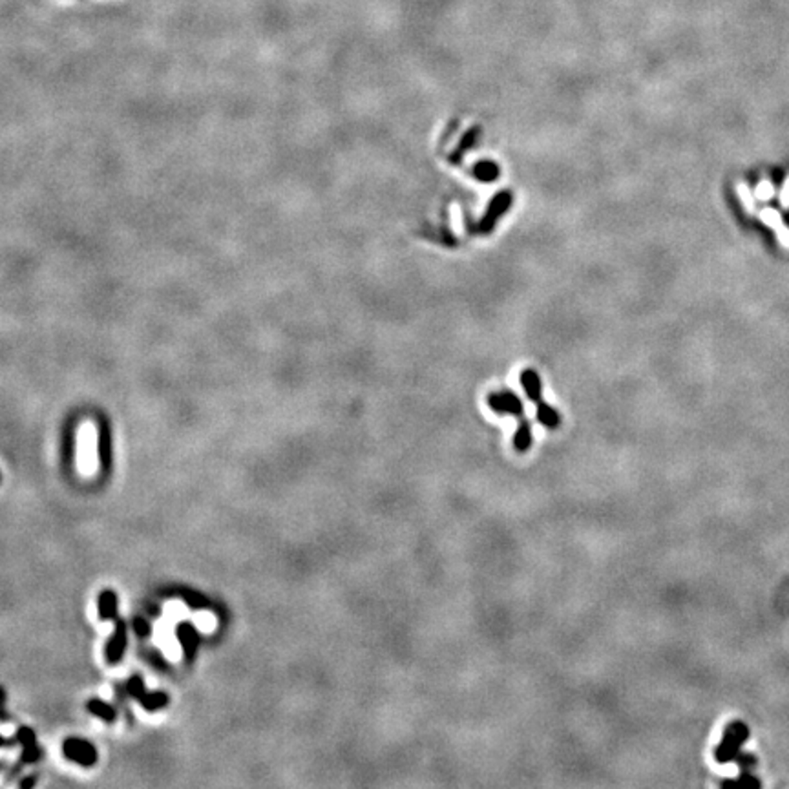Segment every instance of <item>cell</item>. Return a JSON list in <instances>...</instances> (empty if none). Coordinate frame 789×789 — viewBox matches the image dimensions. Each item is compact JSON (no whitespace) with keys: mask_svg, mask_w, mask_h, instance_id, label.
<instances>
[{"mask_svg":"<svg viewBox=\"0 0 789 789\" xmlns=\"http://www.w3.org/2000/svg\"><path fill=\"white\" fill-rule=\"evenodd\" d=\"M521 384H523V389L528 395V398L536 404L537 421L541 422L545 428H548V430H557L561 424V417L557 413V410L548 406L545 398H543V384L539 375L533 369H526V371L521 373Z\"/></svg>","mask_w":789,"mask_h":789,"instance_id":"6da1fadb","label":"cell"},{"mask_svg":"<svg viewBox=\"0 0 789 789\" xmlns=\"http://www.w3.org/2000/svg\"><path fill=\"white\" fill-rule=\"evenodd\" d=\"M749 734L751 733H749L747 724H743L740 720L729 722L724 729V736H722V740H720V743L715 749L716 764H729V762H734V758H736L738 753H740L742 743L749 740Z\"/></svg>","mask_w":789,"mask_h":789,"instance_id":"7a4b0ae2","label":"cell"},{"mask_svg":"<svg viewBox=\"0 0 789 789\" xmlns=\"http://www.w3.org/2000/svg\"><path fill=\"white\" fill-rule=\"evenodd\" d=\"M488 404L499 415H512L519 419V426H532L524 419V406L514 391H494L488 397Z\"/></svg>","mask_w":789,"mask_h":789,"instance_id":"3957f363","label":"cell"},{"mask_svg":"<svg viewBox=\"0 0 789 789\" xmlns=\"http://www.w3.org/2000/svg\"><path fill=\"white\" fill-rule=\"evenodd\" d=\"M62 751H64V757L68 760L75 762L79 766H94L95 760H97L95 747L86 740H81V738H68L62 746Z\"/></svg>","mask_w":789,"mask_h":789,"instance_id":"277c9868","label":"cell"},{"mask_svg":"<svg viewBox=\"0 0 789 789\" xmlns=\"http://www.w3.org/2000/svg\"><path fill=\"white\" fill-rule=\"evenodd\" d=\"M128 694L134 696L136 700H139V704L146 711L163 709L165 705L169 704V696L165 694V692H146L141 676L130 678V682H128Z\"/></svg>","mask_w":789,"mask_h":789,"instance_id":"5b68a950","label":"cell"},{"mask_svg":"<svg viewBox=\"0 0 789 789\" xmlns=\"http://www.w3.org/2000/svg\"><path fill=\"white\" fill-rule=\"evenodd\" d=\"M512 200H514V197H512V192H508V190L497 194V196L491 200V203H490V207H488L486 214L482 216L481 223H479V232H481V234L491 232L495 225H497V221H499L501 216L505 214V212L510 209V205H512Z\"/></svg>","mask_w":789,"mask_h":789,"instance_id":"8992f818","label":"cell"},{"mask_svg":"<svg viewBox=\"0 0 789 789\" xmlns=\"http://www.w3.org/2000/svg\"><path fill=\"white\" fill-rule=\"evenodd\" d=\"M116 631H113V634L110 636V640H108V645L106 649H104V654H106V662L110 663V665H116V663L121 662L123 654H125V649H127V623L123 620H119L117 617L116 621Z\"/></svg>","mask_w":789,"mask_h":789,"instance_id":"52a82bcc","label":"cell"},{"mask_svg":"<svg viewBox=\"0 0 789 789\" xmlns=\"http://www.w3.org/2000/svg\"><path fill=\"white\" fill-rule=\"evenodd\" d=\"M757 214H758V220H760L764 225H767V227L775 232L780 245L789 251V229L785 227L782 214H780L776 209H771V207H764V209H762L760 212H757Z\"/></svg>","mask_w":789,"mask_h":789,"instance_id":"ba28073f","label":"cell"},{"mask_svg":"<svg viewBox=\"0 0 789 789\" xmlns=\"http://www.w3.org/2000/svg\"><path fill=\"white\" fill-rule=\"evenodd\" d=\"M17 734H19L20 746H22L24 751H22V757H20V764H19V766L13 767L11 775H13V773H17V771L20 769V766L33 764V762H37L39 758L43 757V751H41V747H39V743H37V738H35V733H33L32 729L20 727L19 731H17Z\"/></svg>","mask_w":789,"mask_h":789,"instance_id":"9c48e42d","label":"cell"},{"mask_svg":"<svg viewBox=\"0 0 789 789\" xmlns=\"http://www.w3.org/2000/svg\"><path fill=\"white\" fill-rule=\"evenodd\" d=\"M176 634H178V640L183 647L185 659H187V662H192L194 656H196L197 643H200L196 629H194V625H190V623H179L178 629H176Z\"/></svg>","mask_w":789,"mask_h":789,"instance_id":"30bf717a","label":"cell"},{"mask_svg":"<svg viewBox=\"0 0 789 789\" xmlns=\"http://www.w3.org/2000/svg\"><path fill=\"white\" fill-rule=\"evenodd\" d=\"M99 620H117V596L112 590H103L99 594Z\"/></svg>","mask_w":789,"mask_h":789,"instance_id":"8fae6325","label":"cell"},{"mask_svg":"<svg viewBox=\"0 0 789 789\" xmlns=\"http://www.w3.org/2000/svg\"><path fill=\"white\" fill-rule=\"evenodd\" d=\"M110 444H112V439H110L108 422L101 421V424H99V459H101L104 468H108V464H110Z\"/></svg>","mask_w":789,"mask_h":789,"instance_id":"7c38bea8","label":"cell"},{"mask_svg":"<svg viewBox=\"0 0 789 789\" xmlns=\"http://www.w3.org/2000/svg\"><path fill=\"white\" fill-rule=\"evenodd\" d=\"M86 709H88L92 715L97 716V718L108 722V724H112L113 720H116V709H113L112 705L104 704V701L97 700V698H92V700L86 704Z\"/></svg>","mask_w":789,"mask_h":789,"instance_id":"4fadbf2b","label":"cell"},{"mask_svg":"<svg viewBox=\"0 0 789 789\" xmlns=\"http://www.w3.org/2000/svg\"><path fill=\"white\" fill-rule=\"evenodd\" d=\"M473 176H475L479 181L491 183V181H495V179L499 178V167H497L494 161H481V163L475 165V169H473Z\"/></svg>","mask_w":789,"mask_h":789,"instance_id":"5bb4252c","label":"cell"},{"mask_svg":"<svg viewBox=\"0 0 789 789\" xmlns=\"http://www.w3.org/2000/svg\"><path fill=\"white\" fill-rule=\"evenodd\" d=\"M736 194L738 197H740V203H742L743 211L747 212V214H757V207H755V192L749 188V185L743 181H738L736 183Z\"/></svg>","mask_w":789,"mask_h":789,"instance_id":"9a60e30c","label":"cell"},{"mask_svg":"<svg viewBox=\"0 0 789 789\" xmlns=\"http://www.w3.org/2000/svg\"><path fill=\"white\" fill-rule=\"evenodd\" d=\"M722 785L724 788H760L762 782L757 778V776L749 775V769H743L742 775H740V780H724L722 782Z\"/></svg>","mask_w":789,"mask_h":789,"instance_id":"2e32d148","label":"cell"},{"mask_svg":"<svg viewBox=\"0 0 789 789\" xmlns=\"http://www.w3.org/2000/svg\"><path fill=\"white\" fill-rule=\"evenodd\" d=\"M755 197L760 201H769L771 197H775V185L769 179H760L757 187H755Z\"/></svg>","mask_w":789,"mask_h":789,"instance_id":"e0dca14e","label":"cell"},{"mask_svg":"<svg viewBox=\"0 0 789 789\" xmlns=\"http://www.w3.org/2000/svg\"><path fill=\"white\" fill-rule=\"evenodd\" d=\"M734 762H736L742 771L757 766V758L753 757V755H740V753H738V757L734 758Z\"/></svg>","mask_w":789,"mask_h":789,"instance_id":"ac0fdd59","label":"cell"},{"mask_svg":"<svg viewBox=\"0 0 789 789\" xmlns=\"http://www.w3.org/2000/svg\"><path fill=\"white\" fill-rule=\"evenodd\" d=\"M778 201H780V207H782L784 211H789V176L784 179V185L780 188Z\"/></svg>","mask_w":789,"mask_h":789,"instance_id":"d6986e66","label":"cell"},{"mask_svg":"<svg viewBox=\"0 0 789 789\" xmlns=\"http://www.w3.org/2000/svg\"><path fill=\"white\" fill-rule=\"evenodd\" d=\"M134 629H136L137 636H141V638H145V636L150 634V625L145 617H136V620H134Z\"/></svg>","mask_w":789,"mask_h":789,"instance_id":"ffe728a7","label":"cell"},{"mask_svg":"<svg viewBox=\"0 0 789 789\" xmlns=\"http://www.w3.org/2000/svg\"><path fill=\"white\" fill-rule=\"evenodd\" d=\"M0 722H10V715L6 711V691L2 685H0Z\"/></svg>","mask_w":789,"mask_h":789,"instance_id":"44dd1931","label":"cell"},{"mask_svg":"<svg viewBox=\"0 0 789 789\" xmlns=\"http://www.w3.org/2000/svg\"><path fill=\"white\" fill-rule=\"evenodd\" d=\"M15 743H20L19 734H15V736H11V738L0 736V747H15Z\"/></svg>","mask_w":789,"mask_h":789,"instance_id":"7402d4cb","label":"cell"},{"mask_svg":"<svg viewBox=\"0 0 789 789\" xmlns=\"http://www.w3.org/2000/svg\"><path fill=\"white\" fill-rule=\"evenodd\" d=\"M35 780H37L35 776H33V778H26L24 782H20V785H22V788H32V785L35 784Z\"/></svg>","mask_w":789,"mask_h":789,"instance_id":"603a6c76","label":"cell"},{"mask_svg":"<svg viewBox=\"0 0 789 789\" xmlns=\"http://www.w3.org/2000/svg\"><path fill=\"white\" fill-rule=\"evenodd\" d=\"M0 769H4V762H0Z\"/></svg>","mask_w":789,"mask_h":789,"instance_id":"cb8c5ba5","label":"cell"}]
</instances>
